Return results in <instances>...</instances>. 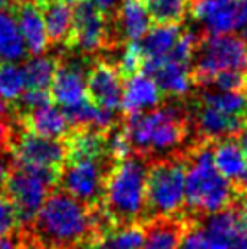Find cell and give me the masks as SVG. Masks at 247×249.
Here are the masks:
<instances>
[{
	"instance_id": "1",
	"label": "cell",
	"mask_w": 247,
	"mask_h": 249,
	"mask_svg": "<svg viewBox=\"0 0 247 249\" xmlns=\"http://www.w3.org/2000/svg\"><path fill=\"white\" fill-rule=\"evenodd\" d=\"M124 132L131 153L146 161L161 158L185 160L188 151L201 142L195 136L190 108L180 104L124 115Z\"/></svg>"
},
{
	"instance_id": "2",
	"label": "cell",
	"mask_w": 247,
	"mask_h": 249,
	"mask_svg": "<svg viewBox=\"0 0 247 249\" xmlns=\"http://www.w3.org/2000/svg\"><path fill=\"white\" fill-rule=\"evenodd\" d=\"M210 141H201L185 158V210L195 219L218 212L234 202V190L215 168Z\"/></svg>"
},
{
	"instance_id": "3",
	"label": "cell",
	"mask_w": 247,
	"mask_h": 249,
	"mask_svg": "<svg viewBox=\"0 0 247 249\" xmlns=\"http://www.w3.org/2000/svg\"><path fill=\"white\" fill-rule=\"evenodd\" d=\"M146 175L148 161L132 153L110 170L100 205L114 227L142 224Z\"/></svg>"
},
{
	"instance_id": "4",
	"label": "cell",
	"mask_w": 247,
	"mask_h": 249,
	"mask_svg": "<svg viewBox=\"0 0 247 249\" xmlns=\"http://www.w3.org/2000/svg\"><path fill=\"white\" fill-rule=\"evenodd\" d=\"M185 160L161 158L148 161L142 224L185 210Z\"/></svg>"
},
{
	"instance_id": "5",
	"label": "cell",
	"mask_w": 247,
	"mask_h": 249,
	"mask_svg": "<svg viewBox=\"0 0 247 249\" xmlns=\"http://www.w3.org/2000/svg\"><path fill=\"white\" fill-rule=\"evenodd\" d=\"M60 171L56 168L22 164L14 160L3 194L14 202L19 215V227H24L36 217L48 195L58 188Z\"/></svg>"
},
{
	"instance_id": "6",
	"label": "cell",
	"mask_w": 247,
	"mask_h": 249,
	"mask_svg": "<svg viewBox=\"0 0 247 249\" xmlns=\"http://www.w3.org/2000/svg\"><path fill=\"white\" fill-rule=\"evenodd\" d=\"M117 161L110 154L66 158L60 171L58 188L85 205H100L107 177Z\"/></svg>"
},
{
	"instance_id": "7",
	"label": "cell",
	"mask_w": 247,
	"mask_h": 249,
	"mask_svg": "<svg viewBox=\"0 0 247 249\" xmlns=\"http://www.w3.org/2000/svg\"><path fill=\"white\" fill-rule=\"evenodd\" d=\"M197 53V63L191 68L193 85L210 87L214 76L225 70L247 73V43L234 34H207L200 39Z\"/></svg>"
},
{
	"instance_id": "8",
	"label": "cell",
	"mask_w": 247,
	"mask_h": 249,
	"mask_svg": "<svg viewBox=\"0 0 247 249\" xmlns=\"http://www.w3.org/2000/svg\"><path fill=\"white\" fill-rule=\"evenodd\" d=\"M10 153L17 163L61 170L66 160L65 139L39 136L26 127L16 125L10 139Z\"/></svg>"
},
{
	"instance_id": "9",
	"label": "cell",
	"mask_w": 247,
	"mask_h": 249,
	"mask_svg": "<svg viewBox=\"0 0 247 249\" xmlns=\"http://www.w3.org/2000/svg\"><path fill=\"white\" fill-rule=\"evenodd\" d=\"M107 14L92 0H76L73 5V26L66 46L82 53H93L109 43Z\"/></svg>"
},
{
	"instance_id": "10",
	"label": "cell",
	"mask_w": 247,
	"mask_h": 249,
	"mask_svg": "<svg viewBox=\"0 0 247 249\" xmlns=\"http://www.w3.org/2000/svg\"><path fill=\"white\" fill-rule=\"evenodd\" d=\"M190 12L207 34H234L242 29L247 7L242 0H190Z\"/></svg>"
},
{
	"instance_id": "11",
	"label": "cell",
	"mask_w": 247,
	"mask_h": 249,
	"mask_svg": "<svg viewBox=\"0 0 247 249\" xmlns=\"http://www.w3.org/2000/svg\"><path fill=\"white\" fill-rule=\"evenodd\" d=\"M198 220L186 210L168 217H156L142 224L144 241L141 249H178Z\"/></svg>"
},
{
	"instance_id": "12",
	"label": "cell",
	"mask_w": 247,
	"mask_h": 249,
	"mask_svg": "<svg viewBox=\"0 0 247 249\" xmlns=\"http://www.w3.org/2000/svg\"><path fill=\"white\" fill-rule=\"evenodd\" d=\"M122 80L114 65L97 61L86 75V97L97 107L119 112L124 93Z\"/></svg>"
},
{
	"instance_id": "13",
	"label": "cell",
	"mask_w": 247,
	"mask_h": 249,
	"mask_svg": "<svg viewBox=\"0 0 247 249\" xmlns=\"http://www.w3.org/2000/svg\"><path fill=\"white\" fill-rule=\"evenodd\" d=\"M141 73L154 80L163 97L183 99L190 93V89L193 85L190 63L176 61L171 58H166L163 61L144 58Z\"/></svg>"
},
{
	"instance_id": "14",
	"label": "cell",
	"mask_w": 247,
	"mask_h": 249,
	"mask_svg": "<svg viewBox=\"0 0 247 249\" xmlns=\"http://www.w3.org/2000/svg\"><path fill=\"white\" fill-rule=\"evenodd\" d=\"M197 226L212 241L229 249H247V232L241 226L234 205L198 219Z\"/></svg>"
},
{
	"instance_id": "15",
	"label": "cell",
	"mask_w": 247,
	"mask_h": 249,
	"mask_svg": "<svg viewBox=\"0 0 247 249\" xmlns=\"http://www.w3.org/2000/svg\"><path fill=\"white\" fill-rule=\"evenodd\" d=\"M9 9L12 10L17 20L27 53H31L33 56H41L48 50L49 39H48L46 26H44L39 7L34 0H12Z\"/></svg>"
},
{
	"instance_id": "16",
	"label": "cell",
	"mask_w": 247,
	"mask_h": 249,
	"mask_svg": "<svg viewBox=\"0 0 247 249\" xmlns=\"http://www.w3.org/2000/svg\"><path fill=\"white\" fill-rule=\"evenodd\" d=\"M49 95L61 107H69L86 99V75L78 63H58Z\"/></svg>"
},
{
	"instance_id": "17",
	"label": "cell",
	"mask_w": 247,
	"mask_h": 249,
	"mask_svg": "<svg viewBox=\"0 0 247 249\" xmlns=\"http://www.w3.org/2000/svg\"><path fill=\"white\" fill-rule=\"evenodd\" d=\"M17 125L51 139H63L69 131L65 114L53 100L20 114L17 117Z\"/></svg>"
},
{
	"instance_id": "18",
	"label": "cell",
	"mask_w": 247,
	"mask_h": 249,
	"mask_svg": "<svg viewBox=\"0 0 247 249\" xmlns=\"http://www.w3.org/2000/svg\"><path fill=\"white\" fill-rule=\"evenodd\" d=\"M161 102L163 93L154 80L151 76L139 73V75L129 78L124 85L120 110L124 115H135L156 108Z\"/></svg>"
},
{
	"instance_id": "19",
	"label": "cell",
	"mask_w": 247,
	"mask_h": 249,
	"mask_svg": "<svg viewBox=\"0 0 247 249\" xmlns=\"http://www.w3.org/2000/svg\"><path fill=\"white\" fill-rule=\"evenodd\" d=\"M43 14L48 39L56 44L68 43L73 26V5L68 0H34Z\"/></svg>"
},
{
	"instance_id": "20",
	"label": "cell",
	"mask_w": 247,
	"mask_h": 249,
	"mask_svg": "<svg viewBox=\"0 0 247 249\" xmlns=\"http://www.w3.org/2000/svg\"><path fill=\"white\" fill-rule=\"evenodd\" d=\"M212 160L218 173L229 180V183H235L247 171V161L244 158L237 136H229L214 141L212 144Z\"/></svg>"
},
{
	"instance_id": "21",
	"label": "cell",
	"mask_w": 247,
	"mask_h": 249,
	"mask_svg": "<svg viewBox=\"0 0 247 249\" xmlns=\"http://www.w3.org/2000/svg\"><path fill=\"white\" fill-rule=\"evenodd\" d=\"M151 16L141 0H122L117 12V33L127 41H141L151 29Z\"/></svg>"
},
{
	"instance_id": "22",
	"label": "cell",
	"mask_w": 247,
	"mask_h": 249,
	"mask_svg": "<svg viewBox=\"0 0 247 249\" xmlns=\"http://www.w3.org/2000/svg\"><path fill=\"white\" fill-rule=\"evenodd\" d=\"M180 36H181V31L178 24H156V27L149 29L139 43L144 58L159 59V61L166 59L175 44L178 43Z\"/></svg>"
},
{
	"instance_id": "23",
	"label": "cell",
	"mask_w": 247,
	"mask_h": 249,
	"mask_svg": "<svg viewBox=\"0 0 247 249\" xmlns=\"http://www.w3.org/2000/svg\"><path fill=\"white\" fill-rule=\"evenodd\" d=\"M27 54L22 34L9 7L0 9V61L16 63Z\"/></svg>"
},
{
	"instance_id": "24",
	"label": "cell",
	"mask_w": 247,
	"mask_h": 249,
	"mask_svg": "<svg viewBox=\"0 0 247 249\" xmlns=\"http://www.w3.org/2000/svg\"><path fill=\"white\" fill-rule=\"evenodd\" d=\"M197 102L217 110L224 112L232 117L247 121V92H210L205 90L198 95Z\"/></svg>"
},
{
	"instance_id": "25",
	"label": "cell",
	"mask_w": 247,
	"mask_h": 249,
	"mask_svg": "<svg viewBox=\"0 0 247 249\" xmlns=\"http://www.w3.org/2000/svg\"><path fill=\"white\" fill-rule=\"evenodd\" d=\"M58 61L49 56H34L22 66L26 90H49Z\"/></svg>"
},
{
	"instance_id": "26",
	"label": "cell",
	"mask_w": 247,
	"mask_h": 249,
	"mask_svg": "<svg viewBox=\"0 0 247 249\" xmlns=\"http://www.w3.org/2000/svg\"><path fill=\"white\" fill-rule=\"evenodd\" d=\"M142 241H144L142 224H132L107 231L95 249H141Z\"/></svg>"
},
{
	"instance_id": "27",
	"label": "cell",
	"mask_w": 247,
	"mask_h": 249,
	"mask_svg": "<svg viewBox=\"0 0 247 249\" xmlns=\"http://www.w3.org/2000/svg\"><path fill=\"white\" fill-rule=\"evenodd\" d=\"M156 24H180L190 10V0H141Z\"/></svg>"
},
{
	"instance_id": "28",
	"label": "cell",
	"mask_w": 247,
	"mask_h": 249,
	"mask_svg": "<svg viewBox=\"0 0 247 249\" xmlns=\"http://www.w3.org/2000/svg\"><path fill=\"white\" fill-rule=\"evenodd\" d=\"M26 92V78L20 66L16 63L0 65V100L16 102Z\"/></svg>"
},
{
	"instance_id": "29",
	"label": "cell",
	"mask_w": 247,
	"mask_h": 249,
	"mask_svg": "<svg viewBox=\"0 0 247 249\" xmlns=\"http://www.w3.org/2000/svg\"><path fill=\"white\" fill-rule=\"evenodd\" d=\"M142 63H144V53L141 50V44L137 41H129L124 48V53L120 54L119 63L114 66L124 80H129L141 73Z\"/></svg>"
},
{
	"instance_id": "30",
	"label": "cell",
	"mask_w": 247,
	"mask_h": 249,
	"mask_svg": "<svg viewBox=\"0 0 247 249\" xmlns=\"http://www.w3.org/2000/svg\"><path fill=\"white\" fill-rule=\"evenodd\" d=\"M210 85H214L218 92H247V73L225 70L214 76Z\"/></svg>"
},
{
	"instance_id": "31",
	"label": "cell",
	"mask_w": 247,
	"mask_h": 249,
	"mask_svg": "<svg viewBox=\"0 0 247 249\" xmlns=\"http://www.w3.org/2000/svg\"><path fill=\"white\" fill-rule=\"evenodd\" d=\"M17 125V117L10 102L0 100V153L10 151V139Z\"/></svg>"
},
{
	"instance_id": "32",
	"label": "cell",
	"mask_w": 247,
	"mask_h": 249,
	"mask_svg": "<svg viewBox=\"0 0 247 249\" xmlns=\"http://www.w3.org/2000/svg\"><path fill=\"white\" fill-rule=\"evenodd\" d=\"M19 229V215L14 202L5 194H0V237Z\"/></svg>"
},
{
	"instance_id": "33",
	"label": "cell",
	"mask_w": 247,
	"mask_h": 249,
	"mask_svg": "<svg viewBox=\"0 0 247 249\" xmlns=\"http://www.w3.org/2000/svg\"><path fill=\"white\" fill-rule=\"evenodd\" d=\"M178 249H229V248L212 241L200 227L195 226L185 236V239H183V243L180 244Z\"/></svg>"
},
{
	"instance_id": "34",
	"label": "cell",
	"mask_w": 247,
	"mask_h": 249,
	"mask_svg": "<svg viewBox=\"0 0 247 249\" xmlns=\"http://www.w3.org/2000/svg\"><path fill=\"white\" fill-rule=\"evenodd\" d=\"M0 249H27L20 231L16 229L14 232L0 237Z\"/></svg>"
},
{
	"instance_id": "35",
	"label": "cell",
	"mask_w": 247,
	"mask_h": 249,
	"mask_svg": "<svg viewBox=\"0 0 247 249\" xmlns=\"http://www.w3.org/2000/svg\"><path fill=\"white\" fill-rule=\"evenodd\" d=\"M232 205L235 209L239 222H241V226L244 227L247 232V194H235Z\"/></svg>"
},
{
	"instance_id": "36",
	"label": "cell",
	"mask_w": 247,
	"mask_h": 249,
	"mask_svg": "<svg viewBox=\"0 0 247 249\" xmlns=\"http://www.w3.org/2000/svg\"><path fill=\"white\" fill-rule=\"evenodd\" d=\"M14 163V156L10 151H2L0 153V194H3V188H5V181L9 177L10 166Z\"/></svg>"
},
{
	"instance_id": "37",
	"label": "cell",
	"mask_w": 247,
	"mask_h": 249,
	"mask_svg": "<svg viewBox=\"0 0 247 249\" xmlns=\"http://www.w3.org/2000/svg\"><path fill=\"white\" fill-rule=\"evenodd\" d=\"M93 3H95L99 9H102L103 12H110V10H114L117 7V3L120 2V0H92Z\"/></svg>"
},
{
	"instance_id": "38",
	"label": "cell",
	"mask_w": 247,
	"mask_h": 249,
	"mask_svg": "<svg viewBox=\"0 0 247 249\" xmlns=\"http://www.w3.org/2000/svg\"><path fill=\"white\" fill-rule=\"evenodd\" d=\"M237 141H239V146H241L242 153H244V158H246V161H247V125H246L244 129H242L241 132H239Z\"/></svg>"
},
{
	"instance_id": "39",
	"label": "cell",
	"mask_w": 247,
	"mask_h": 249,
	"mask_svg": "<svg viewBox=\"0 0 247 249\" xmlns=\"http://www.w3.org/2000/svg\"><path fill=\"white\" fill-rule=\"evenodd\" d=\"M10 3H12V0H0V9H3V7H9Z\"/></svg>"
},
{
	"instance_id": "40",
	"label": "cell",
	"mask_w": 247,
	"mask_h": 249,
	"mask_svg": "<svg viewBox=\"0 0 247 249\" xmlns=\"http://www.w3.org/2000/svg\"><path fill=\"white\" fill-rule=\"evenodd\" d=\"M242 31H244V37L247 39V16H246V20H244V26H242Z\"/></svg>"
},
{
	"instance_id": "41",
	"label": "cell",
	"mask_w": 247,
	"mask_h": 249,
	"mask_svg": "<svg viewBox=\"0 0 247 249\" xmlns=\"http://www.w3.org/2000/svg\"><path fill=\"white\" fill-rule=\"evenodd\" d=\"M242 3H244V5L247 7V0H242Z\"/></svg>"
},
{
	"instance_id": "42",
	"label": "cell",
	"mask_w": 247,
	"mask_h": 249,
	"mask_svg": "<svg viewBox=\"0 0 247 249\" xmlns=\"http://www.w3.org/2000/svg\"><path fill=\"white\" fill-rule=\"evenodd\" d=\"M68 2H76V0H68Z\"/></svg>"
}]
</instances>
